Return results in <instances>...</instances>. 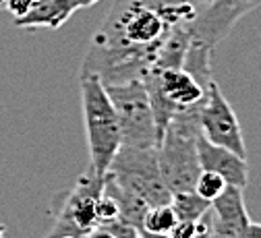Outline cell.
Instances as JSON below:
<instances>
[{
    "instance_id": "18",
    "label": "cell",
    "mask_w": 261,
    "mask_h": 238,
    "mask_svg": "<svg viewBox=\"0 0 261 238\" xmlns=\"http://www.w3.org/2000/svg\"><path fill=\"white\" fill-rule=\"evenodd\" d=\"M85 238H114V236H112V232L102 224V226H95Z\"/></svg>"
},
{
    "instance_id": "19",
    "label": "cell",
    "mask_w": 261,
    "mask_h": 238,
    "mask_svg": "<svg viewBox=\"0 0 261 238\" xmlns=\"http://www.w3.org/2000/svg\"><path fill=\"white\" fill-rule=\"evenodd\" d=\"M71 3L77 7V11L79 9H87V7H93L95 3H100V0H71Z\"/></svg>"
},
{
    "instance_id": "17",
    "label": "cell",
    "mask_w": 261,
    "mask_h": 238,
    "mask_svg": "<svg viewBox=\"0 0 261 238\" xmlns=\"http://www.w3.org/2000/svg\"><path fill=\"white\" fill-rule=\"evenodd\" d=\"M239 238H261V224L249 222V224L245 226V230L241 232Z\"/></svg>"
},
{
    "instance_id": "9",
    "label": "cell",
    "mask_w": 261,
    "mask_h": 238,
    "mask_svg": "<svg viewBox=\"0 0 261 238\" xmlns=\"http://www.w3.org/2000/svg\"><path fill=\"white\" fill-rule=\"evenodd\" d=\"M197 157L199 166L205 172H214L224 178L226 184L245 189L249 182V164L247 157L228 151L224 147L207 143L201 135L197 137Z\"/></svg>"
},
{
    "instance_id": "11",
    "label": "cell",
    "mask_w": 261,
    "mask_h": 238,
    "mask_svg": "<svg viewBox=\"0 0 261 238\" xmlns=\"http://www.w3.org/2000/svg\"><path fill=\"white\" fill-rule=\"evenodd\" d=\"M170 207L176 216V220L182 222H199L210 211V201L201 199L197 193H176L170 199Z\"/></svg>"
},
{
    "instance_id": "21",
    "label": "cell",
    "mask_w": 261,
    "mask_h": 238,
    "mask_svg": "<svg viewBox=\"0 0 261 238\" xmlns=\"http://www.w3.org/2000/svg\"><path fill=\"white\" fill-rule=\"evenodd\" d=\"M201 3H203V5H205V0H201Z\"/></svg>"
},
{
    "instance_id": "16",
    "label": "cell",
    "mask_w": 261,
    "mask_h": 238,
    "mask_svg": "<svg viewBox=\"0 0 261 238\" xmlns=\"http://www.w3.org/2000/svg\"><path fill=\"white\" fill-rule=\"evenodd\" d=\"M195 234H197V222L176 220L174 228L168 232V238H195Z\"/></svg>"
},
{
    "instance_id": "13",
    "label": "cell",
    "mask_w": 261,
    "mask_h": 238,
    "mask_svg": "<svg viewBox=\"0 0 261 238\" xmlns=\"http://www.w3.org/2000/svg\"><path fill=\"white\" fill-rule=\"evenodd\" d=\"M226 187H228V184L224 182L222 176H218V174H214V172H205V170H201V174L197 176V180H195V189H193V193H197L201 199H205V201L212 203L216 197L222 195V191H224Z\"/></svg>"
},
{
    "instance_id": "12",
    "label": "cell",
    "mask_w": 261,
    "mask_h": 238,
    "mask_svg": "<svg viewBox=\"0 0 261 238\" xmlns=\"http://www.w3.org/2000/svg\"><path fill=\"white\" fill-rule=\"evenodd\" d=\"M174 224H176V216H174V211L170 207V203H166V205L151 207L145 214L143 232L158 234V236H168V232L174 228Z\"/></svg>"
},
{
    "instance_id": "10",
    "label": "cell",
    "mask_w": 261,
    "mask_h": 238,
    "mask_svg": "<svg viewBox=\"0 0 261 238\" xmlns=\"http://www.w3.org/2000/svg\"><path fill=\"white\" fill-rule=\"evenodd\" d=\"M77 11V7L71 0H40V3L25 13L23 17L15 19V25L27 27V29H60L71 19V15Z\"/></svg>"
},
{
    "instance_id": "3",
    "label": "cell",
    "mask_w": 261,
    "mask_h": 238,
    "mask_svg": "<svg viewBox=\"0 0 261 238\" xmlns=\"http://www.w3.org/2000/svg\"><path fill=\"white\" fill-rule=\"evenodd\" d=\"M104 87L118 118L120 145L139 149L158 147V128L145 85L141 81H126Z\"/></svg>"
},
{
    "instance_id": "15",
    "label": "cell",
    "mask_w": 261,
    "mask_h": 238,
    "mask_svg": "<svg viewBox=\"0 0 261 238\" xmlns=\"http://www.w3.org/2000/svg\"><path fill=\"white\" fill-rule=\"evenodd\" d=\"M38 3H40V0H3V7L9 9L15 15V19H19L25 13H29Z\"/></svg>"
},
{
    "instance_id": "14",
    "label": "cell",
    "mask_w": 261,
    "mask_h": 238,
    "mask_svg": "<svg viewBox=\"0 0 261 238\" xmlns=\"http://www.w3.org/2000/svg\"><path fill=\"white\" fill-rule=\"evenodd\" d=\"M95 218H97V226L118 220V205H116V201L110 195H106L104 191H102L100 199H97V203H95Z\"/></svg>"
},
{
    "instance_id": "4",
    "label": "cell",
    "mask_w": 261,
    "mask_h": 238,
    "mask_svg": "<svg viewBox=\"0 0 261 238\" xmlns=\"http://www.w3.org/2000/svg\"><path fill=\"white\" fill-rule=\"evenodd\" d=\"M118 187L130 191L143 199L149 209L158 205L170 203L172 195L166 189L164 180L160 176L155 147L139 149V147H124L120 145L118 153L114 155L108 172H106Z\"/></svg>"
},
{
    "instance_id": "6",
    "label": "cell",
    "mask_w": 261,
    "mask_h": 238,
    "mask_svg": "<svg viewBox=\"0 0 261 238\" xmlns=\"http://www.w3.org/2000/svg\"><path fill=\"white\" fill-rule=\"evenodd\" d=\"M104 191V176H95L89 170L77 178L75 187L64 193L60 199V207L54 211L56 222L48 238L54 236H75L85 238L95 226V203Z\"/></svg>"
},
{
    "instance_id": "2",
    "label": "cell",
    "mask_w": 261,
    "mask_h": 238,
    "mask_svg": "<svg viewBox=\"0 0 261 238\" xmlns=\"http://www.w3.org/2000/svg\"><path fill=\"white\" fill-rule=\"evenodd\" d=\"M79 79L85 137L89 151L87 170L95 176H106L114 155L120 149L118 118L104 83L95 75H79Z\"/></svg>"
},
{
    "instance_id": "22",
    "label": "cell",
    "mask_w": 261,
    "mask_h": 238,
    "mask_svg": "<svg viewBox=\"0 0 261 238\" xmlns=\"http://www.w3.org/2000/svg\"><path fill=\"white\" fill-rule=\"evenodd\" d=\"M164 238H168V236H164Z\"/></svg>"
},
{
    "instance_id": "8",
    "label": "cell",
    "mask_w": 261,
    "mask_h": 238,
    "mask_svg": "<svg viewBox=\"0 0 261 238\" xmlns=\"http://www.w3.org/2000/svg\"><path fill=\"white\" fill-rule=\"evenodd\" d=\"M261 7V0H210L191 23L193 44L210 52L230 36L234 25L253 9Z\"/></svg>"
},
{
    "instance_id": "5",
    "label": "cell",
    "mask_w": 261,
    "mask_h": 238,
    "mask_svg": "<svg viewBox=\"0 0 261 238\" xmlns=\"http://www.w3.org/2000/svg\"><path fill=\"white\" fill-rule=\"evenodd\" d=\"M197 137L174 126H168L155 147L160 176L170 195L189 193L195 189V180L201 174L197 157Z\"/></svg>"
},
{
    "instance_id": "20",
    "label": "cell",
    "mask_w": 261,
    "mask_h": 238,
    "mask_svg": "<svg viewBox=\"0 0 261 238\" xmlns=\"http://www.w3.org/2000/svg\"><path fill=\"white\" fill-rule=\"evenodd\" d=\"M54 238H75V236H54Z\"/></svg>"
},
{
    "instance_id": "1",
    "label": "cell",
    "mask_w": 261,
    "mask_h": 238,
    "mask_svg": "<svg viewBox=\"0 0 261 238\" xmlns=\"http://www.w3.org/2000/svg\"><path fill=\"white\" fill-rule=\"evenodd\" d=\"M201 0H114L91 36L79 75H95L104 85L141 81L166 40L191 27Z\"/></svg>"
},
{
    "instance_id": "7",
    "label": "cell",
    "mask_w": 261,
    "mask_h": 238,
    "mask_svg": "<svg viewBox=\"0 0 261 238\" xmlns=\"http://www.w3.org/2000/svg\"><path fill=\"white\" fill-rule=\"evenodd\" d=\"M199 126H201V137L207 143L247 157L241 122L230 106V101L224 97L220 85L214 79L205 87V101L199 114Z\"/></svg>"
}]
</instances>
